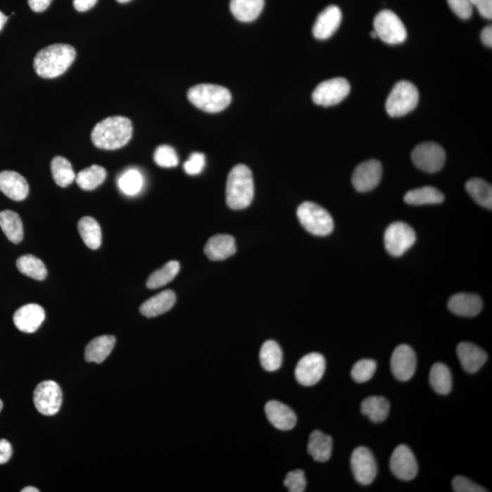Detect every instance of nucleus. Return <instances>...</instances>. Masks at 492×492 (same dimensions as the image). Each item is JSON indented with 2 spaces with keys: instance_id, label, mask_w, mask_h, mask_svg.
<instances>
[{
  "instance_id": "obj_1",
  "label": "nucleus",
  "mask_w": 492,
  "mask_h": 492,
  "mask_svg": "<svg viewBox=\"0 0 492 492\" xmlns=\"http://www.w3.org/2000/svg\"><path fill=\"white\" fill-rule=\"evenodd\" d=\"M132 136V123L128 118L113 116L99 122L92 132V141L102 150H117L125 146Z\"/></svg>"
},
{
  "instance_id": "obj_2",
  "label": "nucleus",
  "mask_w": 492,
  "mask_h": 492,
  "mask_svg": "<svg viewBox=\"0 0 492 492\" xmlns=\"http://www.w3.org/2000/svg\"><path fill=\"white\" fill-rule=\"evenodd\" d=\"M76 58V51L68 44L48 46L37 53L34 69L42 78L53 79L63 75Z\"/></svg>"
},
{
  "instance_id": "obj_3",
  "label": "nucleus",
  "mask_w": 492,
  "mask_h": 492,
  "mask_svg": "<svg viewBox=\"0 0 492 492\" xmlns=\"http://www.w3.org/2000/svg\"><path fill=\"white\" fill-rule=\"evenodd\" d=\"M255 185L252 172L244 164H238L229 173L227 184V203L233 210L247 208L252 203Z\"/></svg>"
},
{
  "instance_id": "obj_4",
  "label": "nucleus",
  "mask_w": 492,
  "mask_h": 492,
  "mask_svg": "<svg viewBox=\"0 0 492 492\" xmlns=\"http://www.w3.org/2000/svg\"><path fill=\"white\" fill-rule=\"evenodd\" d=\"M188 100L198 109L209 113H217L227 109L232 95L225 87L215 84H198L188 91Z\"/></svg>"
},
{
  "instance_id": "obj_5",
  "label": "nucleus",
  "mask_w": 492,
  "mask_h": 492,
  "mask_svg": "<svg viewBox=\"0 0 492 492\" xmlns=\"http://www.w3.org/2000/svg\"><path fill=\"white\" fill-rule=\"evenodd\" d=\"M300 224L309 233L317 236H327L333 232L334 221L323 207L312 202H305L297 209Z\"/></svg>"
},
{
  "instance_id": "obj_6",
  "label": "nucleus",
  "mask_w": 492,
  "mask_h": 492,
  "mask_svg": "<svg viewBox=\"0 0 492 492\" xmlns=\"http://www.w3.org/2000/svg\"><path fill=\"white\" fill-rule=\"evenodd\" d=\"M420 94L412 82L402 80L395 85L386 101V111L391 117H402L417 107Z\"/></svg>"
},
{
  "instance_id": "obj_7",
  "label": "nucleus",
  "mask_w": 492,
  "mask_h": 492,
  "mask_svg": "<svg viewBox=\"0 0 492 492\" xmlns=\"http://www.w3.org/2000/svg\"><path fill=\"white\" fill-rule=\"evenodd\" d=\"M374 30L386 44L397 45L407 39V30L400 18L394 12L385 9L374 20Z\"/></svg>"
},
{
  "instance_id": "obj_8",
  "label": "nucleus",
  "mask_w": 492,
  "mask_h": 492,
  "mask_svg": "<svg viewBox=\"0 0 492 492\" xmlns=\"http://www.w3.org/2000/svg\"><path fill=\"white\" fill-rule=\"evenodd\" d=\"M384 241L389 255L398 258L412 247L416 242V233L406 222H393L386 228Z\"/></svg>"
},
{
  "instance_id": "obj_9",
  "label": "nucleus",
  "mask_w": 492,
  "mask_h": 492,
  "mask_svg": "<svg viewBox=\"0 0 492 492\" xmlns=\"http://www.w3.org/2000/svg\"><path fill=\"white\" fill-rule=\"evenodd\" d=\"M412 160L420 170L429 173L441 171L446 162L444 149L436 142H423L414 149Z\"/></svg>"
},
{
  "instance_id": "obj_10",
  "label": "nucleus",
  "mask_w": 492,
  "mask_h": 492,
  "mask_svg": "<svg viewBox=\"0 0 492 492\" xmlns=\"http://www.w3.org/2000/svg\"><path fill=\"white\" fill-rule=\"evenodd\" d=\"M33 400L39 413L45 416H54L63 404V392L57 383L46 380L37 386Z\"/></svg>"
},
{
  "instance_id": "obj_11",
  "label": "nucleus",
  "mask_w": 492,
  "mask_h": 492,
  "mask_svg": "<svg viewBox=\"0 0 492 492\" xmlns=\"http://www.w3.org/2000/svg\"><path fill=\"white\" fill-rule=\"evenodd\" d=\"M351 89V84L344 78L328 80L320 83L313 92V101L320 106H334L344 100Z\"/></svg>"
},
{
  "instance_id": "obj_12",
  "label": "nucleus",
  "mask_w": 492,
  "mask_h": 492,
  "mask_svg": "<svg viewBox=\"0 0 492 492\" xmlns=\"http://www.w3.org/2000/svg\"><path fill=\"white\" fill-rule=\"evenodd\" d=\"M326 370V360L320 353L305 355L296 367V379L305 386H311L320 381Z\"/></svg>"
},
{
  "instance_id": "obj_13",
  "label": "nucleus",
  "mask_w": 492,
  "mask_h": 492,
  "mask_svg": "<svg viewBox=\"0 0 492 492\" xmlns=\"http://www.w3.org/2000/svg\"><path fill=\"white\" fill-rule=\"evenodd\" d=\"M351 469L355 481L362 485H370L375 479L377 466L372 453L365 447H358L353 451Z\"/></svg>"
},
{
  "instance_id": "obj_14",
  "label": "nucleus",
  "mask_w": 492,
  "mask_h": 492,
  "mask_svg": "<svg viewBox=\"0 0 492 492\" xmlns=\"http://www.w3.org/2000/svg\"><path fill=\"white\" fill-rule=\"evenodd\" d=\"M382 177V165L377 160H368L355 167L352 175L353 187L360 193L372 191Z\"/></svg>"
},
{
  "instance_id": "obj_15",
  "label": "nucleus",
  "mask_w": 492,
  "mask_h": 492,
  "mask_svg": "<svg viewBox=\"0 0 492 492\" xmlns=\"http://www.w3.org/2000/svg\"><path fill=\"white\" fill-rule=\"evenodd\" d=\"M391 469L401 481H411L417 474V463L412 451L406 445H399L393 451Z\"/></svg>"
},
{
  "instance_id": "obj_16",
  "label": "nucleus",
  "mask_w": 492,
  "mask_h": 492,
  "mask_svg": "<svg viewBox=\"0 0 492 492\" xmlns=\"http://www.w3.org/2000/svg\"><path fill=\"white\" fill-rule=\"evenodd\" d=\"M391 364L392 373L396 379L400 381H408L416 371V354L410 346H398L393 352Z\"/></svg>"
},
{
  "instance_id": "obj_17",
  "label": "nucleus",
  "mask_w": 492,
  "mask_h": 492,
  "mask_svg": "<svg viewBox=\"0 0 492 492\" xmlns=\"http://www.w3.org/2000/svg\"><path fill=\"white\" fill-rule=\"evenodd\" d=\"M45 320V310L42 306L29 304L21 306L15 312L13 321L15 326L21 332L32 334L36 332Z\"/></svg>"
},
{
  "instance_id": "obj_18",
  "label": "nucleus",
  "mask_w": 492,
  "mask_h": 492,
  "mask_svg": "<svg viewBox=\"0 0 492 492\" xmlns=\"http://www.w3.org/2000/svg\"><path fill=\"white\" fill-rule=\"evenodd\" d=\"M342 21V12L336 6H329L321 12L313 27V34L317 39H327L334 35Z\"/></svg>"
},
{
  "instance_id": "obj_19",
  "label": "nucleus",
  "mask_w": 492,
  "mask_h": 492,
  "mask_svg": "<svg viewBox=\"0 0 492 492\" xmlns=\"http://www.w3.org/2000/svg\"><path fill=\"white\" fill-rule=\"evenodd\" d=\"M0 191L9 199L20 202L26 199L30 187L23 175L13 171L0 172Z\"/></svg>"
},
{
  "instance_id": "obj_20",
  "label": "nucleus",
  "mask_w": 492,
  "mask_h": 492,
  "mask_svg": "<svg viewBox=\"0 0 492 492\" xmlns=\"http://www.w3.org/2000/svg\"><path fill=\"white\" fill-rule=\"evenodd\" d=\"M265 414L272 425L280 430L295 428L296 415L289 406L279 401L272 400L265 405Z\"/></svg>"
},
{
  "instance_id": "obj_21",
  "label": "nucleus",
  "mask_w": 492,
  "mask_h": 492,
  "mask_svg": "<svg viewBox=\"0 0 492 492\" xmlns=\"http://www.w3.org/2000/svg\"><path fill=\"white\" fill-rule=\"evenodd\" d=\"M236 252V244L232 235L217 234L210 238L204 246L207 258L213 261H221L231 258Z\"/></svg>"
},
{
  "instance_id": "obj_22",
  "label": "nucleus",
  "mask_w": 492,
  "mask_h": 492,
  "mask_svg": "<svg viewBox=\"0 0 492 492\" xmlns=\"http://www.w3.org/2000/svg\"><path fill=\"white\" fill-rule=\"evenodd\" d=\"M457 353L461 366L468 373H476L481 370L488 358L484 349L469 342L460 343L458 346Z\"/></svg>"
},
{
  "instance_id": "obj_23",
  "label": "nucleus",
  "mask_w": 492,
  "mask_h": 492,
  "mask_svg": "<svg viewBox=\"0 0 492 492\" xmlns=\"http://www.w3.org/2000/svg\"><path fill=\"white\" fill-rule=\"evenodd\" d=\"M484 303L474 294L460 293L453 296L448 303V308L453 314L460 317H472L481 311Z\"/></svg>"
},
{
  "instance_id": "obj_24",
  "label": "nucleus",
  "mask_w": 492,
  "mask_h": 492,
  "mask_svg": "<svg viewBox=\"0 0 492 492\" xmlns=\"http://www.w3.org/2000/svg\"><path fill=\"white\" fill-rule=\"evenodd\" d=\"M175 303V293L172 290H165L145 301L141 305L140 311L148 318L156 317L171 310Z\"/></svg>"
},
{
  "instance_id": "obj_25",
  "label": "nucleus",
  "mask_w": 492,
  "mask_h": 492,
  "mask_svg": "<svg viewBox=\"0 0 492 492\" xmlns=\"http://www.w3.org/2000/svg\"><path fill=\"white\" fill-rule=\"evenodd\" d=\"M116 339L113 336H101L92 339L86 346L85 360L101 364L108 357L115 346Z\"/></svg>"
},
{
  "instance_id": "obj_26",
  "label": "nucleus",
  "mask_w": 492,
  "mask_h": 492,
  "mask_svg": "<svg viewBox=\"0 0 492 492\" xmlns=\"http://www.w3.org/2000/svg\"><path fill=\"white\" fill-rule=\"evenodd\" d=\"M265 0H231L232 14L241 23H252L261 14Z\"/></svg>"
},
{
  "instance_id": "obj_27",
  "label": "nucleus",
  "mask_w": 492,
  "mask_h": 492,
  "mask_svg": "<svg viewBox=\"0 0 492 492\" xmlns=\"http://www.w3.org/2000/svg\"><path fill=\"white\" fill-rule=\"evenodd\" d=\"M333 441L330 436L324 434L320 430L312 432L309 438L308 451L313 459L320 462H326L332 454Z\"/></svg>"
},
{
  "instance_id": "obj_28",
  "label": "nucleus",
  "mask_w": 492,
  "mask_h": 492,
  "mask_svg": "<svg viewBox=\"0 0 492 492\" xmlns=\"http://www.w3.org/2000/svg\"><path fill=\"white\" fill-rule=\"evenodd\" d=\"M0 227L11 243L20 244L23 241V224L17 213L11 210L0 213Z\"/></svg>"
},
{
  "instance_id": "obj_29",
  "label": "nucleus",
  "mask_w": 492,
  "mask_h": 492,
  "mask_svg": "<svg viewBox=\"0 0 492 492\" xmlns=\"http://www.w3.org/2000/svg\"><path fill=\"white\" fill-rule=\"evenodd\" d=\"M404 201L410 206H426V204H439L444 201V194L439 189L432 187H424L408 191Z\"/></svg>"
},
{
  "instance_id": "obj_30",
  "label": "nucleus",
  "mask_w": 492,
  "mask_h": 492,
  "mask_svg": "<svg viewBox=\"0 0 492 492\" xmlns=\"http://www.w3.org/2000/svg\"><path fill=\"white\" fill-rule=\"evenodd\" d=\"M391 405L383 397H370L361 404V411L365 416L370 417L373 422H383L388 419Z\"/></svg>"
},
{
  "instance_id": "obj_31",
  "label": "nucleus",
  "mask_w": 492,
  "mask_h": 492,
  "mask_svg": "<svg viewBox=\"0 0 492 492\" xmlns=\"http://www.w3.org/2000/svg\"><path fill=\"white\" fill-rule=\"evenodd\" d=\"M79 233L86 246L92 250L100 248L101 246V229L94 218L85 216L80 220Z\"/></svg>"
},
{
  "instance_id": "obj_32",
  "label": "nucleus",
  "mask_w": 492,
  "mask_h": 492,
  "mask_svg": "<svg viewBox=\"0 0 492 492\" xmlns=\"http://www.w3.org/2000/svg\"><path fill=\"white\" fill-rule=\"evenodd\" d=\"M429 382L438 394H448L453 389V377L450 368L442 363L433 365L430 370Z\"/></svg>"
},
{
  "instance_id": "obj_33",
  "label": "nucleus",
  "mask_w": 492,
  "mask_h": 492,
  "mask_svg": "<svg viewBox=\"0 0 492 492\" xmlns=\"http://www.w3.org/2000/svg\"><path fill=\"white\" fill-rule=\"evenodd\" d=\"M107 177L106 170L100 165H92L80 171L76 175L75 181L82 190L92 191L103 184Z\"/></svg>"
},
{
  "instance_id": "obj_34",
  "label": "nucleus",
  "mask_w": 492,
  "mask_h": 492,
  "mask_svg": "<svg viewBox=\"0 0 492 492\" xmlns=\"http://www.w3.org/2000/svg\"><path fill=\"white\" fill-rule=\"evenodd\" d=\"M260 362L268 372L279 370L283 362V353L280 346L273 340L266 341L260 351Z\"/></svg>"
},
{
  "instance_id": "obj_35",
  "label": "nucleus",
  "mask_w": 492,
  "mask_h": 492,
  "mask_svg": "<svg viewBox=\"0 0 492 492\" xmlns=\"http://www.w3.org/2000/svg\"><path fill=\"white\" fill-rule=\"evenodd\" d=\"M466 191L479 206L491 210L492 187L488 182L479 178L470 179L466 184Z\"/></svg>"
},
{
  "instance_id": "obj_36",
  "label": "nucleus",
  "mask_w": 492,
  "mask_h": 492,
  "mask_svg": "<svg viewBox=\"0 0 492 492\" xmlns=\"http://www.w3.org/2000/svg\"><path fill=\"white\" fill-rule=\"evenodd\" d=\"M144 184V176L139 170L135 168L126 170L118 178L120 190L128 196H134L140 194Z\"/></svg>"
},
{
  "instance_id": "obj_37",
  "label": "nucleus",
  "mask_w": 492,
  "mask_h": 492,
  "mask_svg": "<svg viewBox=\"0 0 492 492\" xmlns=\"http://www.w3.org/2000/svg\"><path fill=\"white\" fill-rule=\"evenodd\" d=\"M17 267L20 273L32 279L42 281L48 275L47 268L42 260L32 255L21 256L17 260Z\"/></svg>"
},
{
  "instance_id": "obj_38",
  "label": "nucleus",
  "mask_w": 492,
  "mask_h": 492,
  "mask_svg": "<svg viewBox=\"0 0 492 492\" xmlns=\"http://www.w3.org/2000/svg\"><path fill=\"white\" fill-rule=\"evenodd\" d=\"M51 173L58 187L65 188L72 184L76 179L71 163L66 158L57 156L51 162Z\"/></svg>"
},
{
  "instance_id": "obj_39",
  "label": "nucleus",
  "mask_w": 492,
  "mask_h": 492,
  "mask_svg": "<svg viewBox=\"0 0 492 492\" xmlns=\"http://www.w3.org/2000/svg\"><path fill=\"white\" fill-rule=\"evenodd\" d=\"M180 272V264L177 261H170L149 277L146 286L150 289H157L168 284Z\"/></svg>"
},
{
  "instance_id": "obj_40",
  "label": "nucleus",
  "mask_w": 492,
  "mask_h": 492,
  "mask_svg": "<svg viewBox=\"0 0 492 492\" xmlns=\"http://www.w3.org/2000/svg\"><path fill=\"white\" fill-rule=\"evenodd\" d=\"M377 370L376 361L372 360H362L354 365L351 376L355 381L363 383L368 381L374 376Z\"/></svg>"
},
{
  "instance_id": "obj_41",
  "label": "nucleus",
  "mask_w": 492,
  "mask_h": 492,
  "mask_svg": "<svg viewBox=\"0 0 492 492\" xmlns=\"http://www.w3.org/2000/svg\"><path fill=\"white\" fill-rule=\"evenodd\" d=\"M154 162L163 168H172L179 163V158L175 149L169 145H160L154 153Z\"/></svg>"
},
{
  "instance_id": "obj_42",
  "label": "nucleus",
  "mask_w": 492,
  "mask_h": 492,
  "mask_svg": "<svg viewBox=\"0 0 492 492\" xmlns=\"http://www.w3.org/2000/svg\"><path fill=\"white\" fill-rule=\"evenodd\" d=\"M284 484L290 492L305 491L306 488L305 472L301 469H296L287 473Z\"/></svg>"
},
{
  "instance_id": "obj_43",
  "label": "nucleus",
  "mask_w": 492,
  "mask_h": 492,
  "mask_svg": "<svg viewBox=\"0 0 492 492\" xmlns=\"http://www.w3.org/2000/svg\"><path fill=\"white\" fill-rule=\"evenodd\" d=\"M206 166V156L201 153H191L184 164L185 172L189 175H197L203 172Z\"/></svg>"
},
{
  "instance_id": "obj_44",
  "label": "nucleus",
  "mask_w": 492,
  "mask_h": 492,
  "mask_svg": "<svg viewBox=\"0 0 492 492\" xmlns=\"http://www.w3.org/2000/svg\"><path fill=\"white\" fill-rule=\"evenodd\" d=\"M448 6L458 17L469 20L472 16L473 6L469 0H447Z\"/></svg>"
},
{
  "instance_id": "obj_45",
  "label": "nucleus",
  "mask_w": 492,
  "mask_h": 492,
  "mask_svg": "<svg viewBox=\"0 0 492 492\" xmlns=\"http://www.w3.org/2000/svg\"><path fill=\"white\" fill-rule=\"evenodd\" d=\"M453 491L456 492H485L481 486L477 485L470 479L462 476L455 477L453 481Z\"/></svg>"
},
{
  "instance_id": "obj_46",
  "label": "nucleus",
  "mask_w": 492,
  "mask_h": 492,
  "mask_svg": "<svg viewBox=\"0 0 492 492\" xmlns=\"http://www.w3.org/2000/svg\"><path fill=\"white\" fill-rule=\"evenodd\" d=\"M12 456V447L6 439H0V465L7 463Z\"/></svg>"
},
{
  "instance_id": "obj_47",
  "label": "nucleus",
  "mask_w": 492,
  "mask_h": 492,
  "mask_svg": "<svg viewBox=\"0 0 492 492\" xmlns=\"http://www.w3.org/2000/svg\"><path fill=\"white\" fill-rule=\"evenodd\" d=\"M476 7L482 17L487 18V20H491L492 0H481Z\"/></svg>"
},
{
  "instance_id": "obj_48",
  "label": "nucleus",
  "mask_w": 492,
  "mask_h": 492,
  "mask_svg": "<svg viewBox=\"0 0 492 492\" xmlns=\"http://www.w3.org/2000/svg\"><path fill=\"white\" fill-rule=\"evenodd\" d=\"M52 0H29L30 8L35 12H43L51 5Z\"/></svg>"
},
{
  "instance_id": "obj_49",
  "label": "nucleus",
  "mask_w": 492,
  "mask_h": 492,
  "mask_svg": "<svg viewBox=\"0 0 492 492\" xmlns=\"http://www.w3.org/2000/svg\"><path fill=\"white\" fill-rule=\"evenodd\" d=\"M97 1L98 0H73V5L77 11L84 12L94 7Z\"/></svg>"
},
{
  "instance_id": "obj_50",
  "label": "nucleus",
  "mask_w": 492,
  "mask_h": 492,
  "mask_svg": "<svg viewBox=\"0 0 492 492\" xmlns=\"http://www.w3.org/2000/svg\"><path fill=\"white\" fill-rule=\"evenodd\" d=\"M481 42H484L485 46L488 48L492 47V27L487 26L485 27L481 33Z\"/></svg>"
},
{
  "instance_id": "obj_51",
  "label": "nucleus",
  "mask_w": 492,
  "mask_h": 492,
  "mask_svg": "<svg viewBox=\"0 0 492 492\" xmlns=\"http://www.w3.org/2000/svg\"><path fill=\"white\" fill-rule=\"evenodd\" d=\"M8 18L6 16V15L3 14L2 12L0 11V32H1L6 23H7Z\"/></svg>"
},
{
  "instance_id": "obj_52",
  "label": "nucleus",
  "mask_w": 492,
  "mask_h": 492,
  "mask_svg": "<svg viewBox=\"0 0 492 492\" xmlns=\"http://www.w3.org/2000/svg\"><path fill=\"white\" fill-rule=\"evenodd\" d=\"M21 492H39V490L34 487H26L21 490Z\"/></svg>"
},
{
  "instance_id": "obj_53",
  "label": "nucleus",
  "mask_w": 492,
  "mask_h": 492,
  "mask_svg": "<svg viewBox=\"0 0 492 492\" xmlns=\"http://www.w3.org/2000/svg\"><path fill=\"white\" fill-rule=\"evenodd\" d=\"M481 1V0H469V2L472 3V6H475V7Z\"/></svg>"
},
{
  "instance_id": "obj_54",
  "label": "nucleus",
  "mask_w": 492,
  "mask_h": 492,
  "mask_svg": "<svg viewBox=\"0 0 492 492\" xmlns=\"http://www.w3.org/2000/svg\"><path fill=\"white\" fill-rule=\"evenodd\" d=\"M370 35L371 37H373V38H377V32H375V30H374V32H371Z\"/></svg>"
},
{
  "instance_id": "obj_55",
  "label": "nucleus",
  "mask_w": 492,
  "mask_h": 492,
  "mask_svg": "<svg viewBox=\"0 0 492 492\" xmlns=\"http://www.w3.org/2000/svg\"><path fill=\"white\" fill-rule=\"evenodd\" d=\"M117 1L120 3H127L131 1V0H117Z\"/></svg>"
},
{
  "instance_id": "obj_56",
  "label": "nucleus",
  "mask_w": 492,
  "mask_h": 492,
  "mask_svg": "<svg viewBox=\"0 0 492 492\" xmlns=\"http://www.w3.org/2000/svg\"><path fill=\"white\" fill-rule=\"evenodd\" d=\"M3 408V402L1 401V399H0V412H1Z\"/></svg>"
}]
</instances>
